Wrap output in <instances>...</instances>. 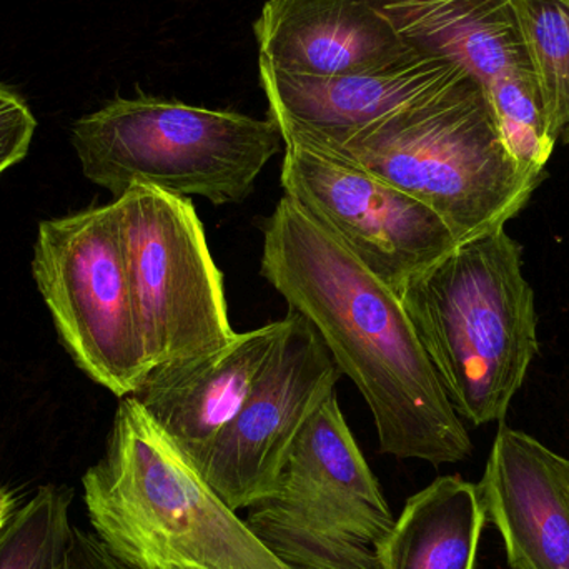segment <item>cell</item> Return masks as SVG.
<instances>
[{
    "label": "cell",
    "instance_id": "obj_16",
    "mask_svg": "<svg viewBox=\"0 0 569 569\" xmlns=\"http://www.w3.org/2000/svg\"><path fill=\"white\" fill-rule=\"evenodd\" d=\"M487 525L475 483L437 478L408 498L381 550V569H477Z\"/></svg>",
    "mask_w": 569,
    "mask_h": 569
},
{
    "label": "cell",
    "instance_id": "obj_1",
    "mask_svg": "<svg viewBox=\"0 0 569 569\" xmlns=\"http://www.w3.org/2000/svg\"><path fill=\"white\" fill-rule=\"evenodd\" d=\"M260 273L318 331L370 408L380 451L433 467L473 441L445 393L401 298L283 196L263 223Z\"/></svg>",
    "mask_w": 569,
    "mask_h": 569
},
{
    "label": "cell",
    "instance_id": "obj_15",
    "mask_svg": "<svg viewBox=\"0 0 569 569\" xmlns=\"http://www.w3.org/2000/svg\"><path fill=\"white\" fill-rule=\"evenodd\" d=\"M398 36L463 70L488 90L498 80H533L507 0H370ZM535 82V80H533Z\"/></svg>",
    "mask_w": 569,
    "mask_h": 569
},
{
    "label": "cell",
    "instance_id": "obj_22",
    "mask_svg": "<svg viewBox=\"0 0 569 569\" xmlns=\"http://www.w3.org/2000/svg\"><path fill=\"white\" fill-rule=\"evenodd\" d=\"M17 510H19V507H17V498L13 497L12 491L0 487V533L9 525V521L12 520Z\"/></svg>",
    "mask_w": 569,
    "mask_h": 569
},
{
    "label": "cell",
    "instance_id": "obj_2",
    "mask_svg": "<svg viewBox=\"0 0 569 569\" xmlns=\"http://www.w3.org/2000/svg\"><path fill=\"white\" fill-rule=\"evenodd\" d=\"M82 485L93 535L130 569H293L136 398H120L106 453Z\"/></svg>",
    "mask_w": 569,
    "mask_h": 569
},
{
    "label": "cell",
    "instance_id": "obj_13",
    "mask_svg": "<svg viewBox=\"0 0 569 569\" xmlns=\"http://www.w3.org/2000/svg\"><path fill=\"white\" fill-rule=\"evenodd\" d=\"M284 327L287 318L270 321L219 350L152 368L130 397L197 463L246 403Z\"/></svg>",
    "mask_w": 569,
    "mask_h": 569
},
{
    "label": "cell",
    "instance_id": "obj_8",
    "mask_svg": "<svg viewBox=\"0 0 569 569\" xmlns=\"http://www.w3.org/2000/svg\"><path fill=\"white\" fill-rule=\"evenodd\" d=\"M113 202L149 371L226 347L237 331L193 203L143 186Z\"/></svg>",
    "mask_w": 569,
    "mask_h": 569
},
{
    "label": "cell",
    "instance_id": "obj_9",
    "mask_svg": "<svg viewBox=\"0 0 569 569\" xmlns=\"http://www.w3.org/2000/svg\"><path fill=\"white\" fill-rule=\"evenodd\" d=\"M283 196L400 297L411 277L447 256L455 239L423 203L347 160L283 139Z\"/></svg>",
    "mask_w": 569,
    "mask_h": 569
},
{
    "label": "cell",
    "instance_id": "obj_7",
    "mask_svg": "<svg viewBox=\"0 0 569 569\" xmlns=\"http://www.w3.org/2000/svg\"><path fill=\"white\" fill-rule=\"evenodd\" d=\"M32 273L73 361L116 397H130L149 365L116 202L43 220Z\"/></svg>",
    "mask_w": 569,
    "mask_h": 569
},
{
    "label": "cell",
    "instance_id": "obj_20",
    "mask_svg": "<svg viewBox=\"0 0 569 569\" xmlns=\"http://www.w3.org/2000/svg\"><path fill=\"white\" fill-rule=\"evenodd\" d=\"M36 127L22 97L0 86V176L27 156Z\"/></svg>",
    "mask_w": 569,
    "mask_h": 569
},
{
    "label": "cell",
    "instance_id": "obj_14",
    "mask_svg": "<svg viewBox=\"0 0 569 569\" xmlns=\"http://www.w3.org/2000/svg\"><path fill=\"white\" fill-rule=\"evenodd\" d=\"M253 29L259 60L293 76H343L413 50L370 0H269Z\"/></svg>",
    "mask_w": 569,
    "mask_h": 569
},
{
    "label": "cell",
    "instance_id": "obj_3",
    "mask_svg": "<svg viewBox=\"0 0 569 569\" xmlns=\"http://www.w3.org/2000/svg\"><path fill=\"white\" fill-rule=\"evenodd\" d=\"M400 298L461 420H503L538 353L520 243L505 229L457 243L411 277Z\"/></svg>",
    "mask_w": 569,
    "mask_h": 569
},
{
    "label": "cell",
    "instance_id": "obj_21",
    "mask_svg": "<svg viewBox=\"0 0 569 569\" xmlns=\"http://www.w3.org/2000/svg\"><path fill=\"white\" fill-rule=\"evenodd\" d=\"M60 569H130L117 560L93 533L72 527L69 550Z\"/></svg>",
    "mask_w": 569,
    "mask_h": 569
},
{
    "label": "cell",
    "instance_id": "obj_18",
    "mask_svg": "<svg viewBox=\"0 0 569 569\" xmlns=\"http://www.w3.org/2000/svg\"><path fill=\"white\" fill-rule=\"evenodd\" d=\"M73 491L46 485L0 533V569H60L69 550Z\"/></svg>",
    "mask_w": 569,
    "mask_h": 569
},
{
    "label": "cell",
    "instance_id": "obj_6",
    "mask_svg": "<svg viewBox=\"0 0 569 569\" xmlns=\"http://www.w3.org/2000/svg\"><path fill=\"white\" fill-rule=\"evenodd\" d=\"M253 533L293 569H381L395 517L337 391L308 418L272 493L247 508Z\"/></svg>",
    "mask_w": 569,
    "mask_h": 569
},
{
    "label": "cell",
    "instance_id": "obj_19",
    "mask_svg": "<svg viewBox=\"0 0 569 569\" xmlns=\"http://www.w3.org/2000/svg\"><path fill=\"white\" fill-rule=\"evenodd\" d=\"M483 96L510 156L521 169L543 177L558 142L548 129L533 80L523 77L498 80Z\"/></svg>",
    "mask_w": 569,
    "mask_h": 569
},
{
    "label": "cell",
    "instance_id": "obj_5",
    "mask_svg": "<svg viewBox=\"0 0 569 569\" xmlns=\"http://www.w3.org/2000/svg\"><path fill=\"white\" fill-rule=\"evenodd\" d=\"M72 143L83 176L113 199L143 186L227 206L252 193L283 139L270 117L139 96L77 120Z\"/></svg>",
    "mask_w": 569,
    "mask_h": 569
},
{
    "label": "cell",
    "instance_id": "obj_10",
    "mask_svg": "<svg viewBox=\"0 0 569 569\" xmlns=\"http://www.w3.org/2000/svg\"><path fill=\"white\" fill-rule=\"evenodd\" d=\"M284 318L282 338L246 403L196 463L236 511L272 493L301 428L340 381L310 321L295 311Z\"/></svg>",
    "mask_w": 569,
    "mask_h": 569
},
{
    "label": "cell",
    "instance_id": "obj_11",
    "mask_svg": "<svg viewBox=\"0 0 569 569\" xmlns=\"http://www.w3.org/2000/svg\"><path fill=\"white\" fill-rule=\"evenodd\" d=\"M260 63L269 116L279 129L340 140L410 109L467 76L448 60L413 49L401 59L335 77H303Z\"/></svg>",
    "mask_w": 569,
    "mask_h": 569
},
{
    "label": "cell",
    "instance_id": "obj_12",
    "mask_svg": "<svg viewBox=\"0 0 569 569\" xmlns=\"http://www.w3.org/2000/svg\"><path fill=\"white\" fill-rule=\"evenodd\" d=\"M510 569H569V460L501 425L477 485Z\"/></svg>",
    "mask_w": 569,
    "mask_h": 569
},
{
    "label": "cell",
    "instance_id": "obj_4",
    "mask_svg": "<svg viewBox=\"0 0 569 569\" xmlns=\"http://www.w3.org/2000/svg\"><path fill=\"white\" fill-rule=\"evenodd\" d=\"M280 132L413 197L447 223L458 243L505 229L543 180L510 156L483 90L468 76L340 140Z\"/></svg>",
    "mask_w": 569,
    "mask_h": 569
},
{
    "label": "cell",
    "instance_id": "obj_17",
    "mask_svg": "<svg viewBox=\"0 0 569 569\" xmlns=\"http://www.w3.org/2000/svg\"><path fill=\"white\" fill-rule=\"evenodd\" d=\"M520 30L548 129L569 143V0H507Z\"/></svg>",
    "mask_w": 569,
    "mask_h": 569
}]
</instances>
